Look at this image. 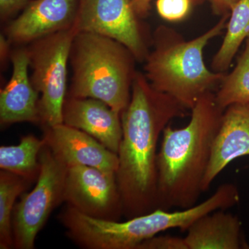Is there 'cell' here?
I'll use <instances>...</instances> for the list:
<instances>
[{
	"label": "cell",
	"instance_id": "7",
	"mask_svg": "<svg viewBox=\"0 0 249 249\" xmlns=\"http://www.w3.org/2000/svg\"><path fill=\"white\" fill-rule=\"evenodd\" d=\"M40 173L30 193L23 194L15 206L12 217L14 248L33 249L37 234L47 219L63 201L67 166L47 145L41 150Z\"/></svg>",
	"mask_w": 249,
	"mask_h": 249
},
{
	"label": "cell",
	"instance_id": "5",
	"mask_svg": "<svg viewBox=\"0 0 249 249\" xmlns=\"http://www.w3.org/2000/svg\"><path fill=\"white\" fill-rule=\"evenodd\" d=\"M59 219L67 236L88 249H137L170 227L168 214L160 209L121 222L90 217L67 206Z\"/></svg>",
	"mask_w": 249,
	"mask_h": 249
},
{
	"label": "cell",
	"instance_id": "12",
	"mask_svg": "<svg viewBox=\"0 0 249 249\" xmlns=\"http://www.w3.org/2000/svg\"><path fill=\"white\" fill-rule=\"evenodd\" d=\"M12 75L0 91V122L1 125L29 122L40 124V93L29 75L27 48L11 52Z\"/></svg>",
	"mask_w": 249,
	"mask_h": 249
},
{
	"label": "cell",
	"instance_id": "17",
	"mask_svg": "<svg viewBox=\"0 0 249 249\" xmlns=\"http://www.w3.org/2000/svg\"><path fill=\"white\" fill-rule=\"evenodd\" d=\"M227 32L222 45L213 58L214 72L224 73L244 41L249 37V0H239L234 6L227 22Z\"/></svg>",
	"mask_w": 249,
	"mask_h": 249
},
{
	"label": "cell",
	"instance_id": "19",
	"mask_svg": "<svg viewBox=\"0 0 249 249\" xmlns=\"http://www.w3.org/2000/svg\"><path fill=\"white\" fill-rule=\"evenodd\" d=\"M214 96L218 106L224 111L232 105L249 102V37L235 68L224 75Z\"/></svg>",
	"mask_w": 249,
	"mask_h": 249
},
{
	"label": "cell",
	"instance_id": "20",
	"mask_svg": "<svg viewBox=\"0 0 249 249\" xmlns=\"http://www.w3.org/2000/svg\"><path fill=\"white\" fill-rule=\"evenodd\" d=\"M193 0H157L159 15L167 21L176 22L184 19L190 12Z\"/></svg>",
	"mask_w": 249,
	"mask_h": 249
},
{
	"label": "cell",
	"instance_id": "23",
	"mask_svg": "<svg viewBox=\"0 0 249 249\" xmlns=\"http://www.w3.org/2000/svg\"><path fill=\"white\" fill-rule=\"evenodd\" d=\"M212 5L214 14L217 15L229 14L239 0H209Z\"/></svg>",
	"mask_w": 249,
	"mask_h": 249
},
{
	"label": "cell",
	"instance_id": "14",
	"mask_svg": "<svg viewBox=\"0 0 249 249\" xmlns=\"http://www.w3.org/2000/svg\"><path fill=\"white\" fill-rule=\"evenodd\" d=\"M247 155H249V102L232 105L224 111L203 183L204 193L228 165Z\"/></svg>",
	"mask_w": 249,
	"mask_h": 249
},
{
	"label": "cell",
	"instance_id": "11",
	"mask_svg": "<svg viewBox=\"0 0 249 249\" xmlns=\"http://www.w3.org/2000/svg\"><path fill=\"white\" fill-rule=\"evenodd\" d=\"M45 129L46 145L67 167L85 165L116 174L118 154L89 134L64 124Z\"/></svg>",
	"mask_w": 249,
	"mask_h": 249
},
{
	"label": "cell",
	"instance_id": "1",
	"mask_svg": "<svg viewBox=\"0 0 249 249\" xmlns=\"http://www.w3.org/2000/svg\"><path fill=\"white\" fill-rule=\"evenodd\" d=\"M186 110L137 72L130 101L121 113L123 137L116 174L127 219L159 209V140L170 121L186 116Z\"/></svg>",
	"mask_w": 249,
	"mask_h": 249
},
{
	"label": "cell",
	"instance_id": "13",
	"mask_svg": "<svg viewBox=\"0 0 249 249\" xmlns=\"http://www.w3.org/2000/svg\"><path fill=\"white\" fill-rule=\"evenodd\" d=\"M63 124L86 132L118 154L123 137L121 114L107 103L92 98L67 96Z\"/></svg>",
	"mask_w": 249,
	"mask_h": 249
},
{
	"label": "cell",
	"instance_id": "24",
	"mask_svg": "<svg viewBox=\"0 0 249 249\" xmlns=\"http://www.w3.org/2000/svg\"><path fill=\"white\" fill-rule=\"evenodd\" d=\"M134 11L138 17H145L150 9L152 0H132Z\"/></svg>",
	"mask_w": 249,
	"mask_h": 249
},
{
	"label": "cell",
	"instance_id": "18",
	"mask_svg": "<svg viewBox=\"0 0 249 249\" xmlns=\"http://www.w3.org/2000/svg\"><path fill=\"white\" fill-rule=\"evenodd\" d=\"M30 181L6 170L0 171V249L14 248L12 217L16 199Z\"/></svg>",
	"mask_w": 249,
	"mask_h": 249
},
{
	"label": "cell",
	"instance_id": "4",
	"mask_svg": "<svg viewBox=\"0 0 249 249\" xmlns=\"http://www.w3.org/2000/svg\"><path fill=\"white\" fill-rule=\"evenodd\" d=\"M136 61L119 41L93 33H76L70 52L73 75L67 96L96 98L121 114L130 101Z\"/></svg>",
	"mask_w": 249,
	"mask_h": 249
},
{
	"label": "cell",
	"instance_id": "25",
	"mask_svg": "<svg viewBox=\"0 0 249 249\" xmlns=\"http://www.w3.org/2000/svg\"><path fill=\"white\" fill-rule=\"evenodd\" d=\"M10 42L7 37H5L1 34L0 36V56H1V62H4L8 57H11L10 53Z\"/></svg>",
	"mask_w": 249,
	"mask_h": 249
},
{
	"label": "cell",
	"instance_id": "21",
	"mask_svg": "<svg viewBox=\"0 0 249 249\" xmlns=\"http://www.w3.org/2000/svg\"><path fill=\"white\" fill-rule=\"evenodd\" d=\"M137 249H188L184 238L170 235H155L143 241Z\"/></svg>",
	"mask_w": 249,
	"mask_h": 249
},
{
	"label": "cell",
	"instance_id": "10",
	"mask_svg": "<svg viewBox=\"0 0 249 249\" xmlns=\"http://www.w3.org/2000/svg\"><path fill=\"white\" fill-rule=\"evenodd\" d=\"M79 0H30L5 29L11 43H31L73 28Z\"/></svg>",
	"mask_w": 249,
	"mask_h": 249
},
{
	"label": "cell",
	"instance_id": "3",
	"mask_svg": "<svg viewBox=\"0 0 249 249\" xmlns=\"http://www.w3.org/2000/svg\"><path fill=\"white\" fill-rule=\"evenodd\" d=\"M230 15L191 40L171 28L160 26L153 36V49L145 58V76L157 91L169 95L185 109H192L197 100L220 85L225 73L211 71L204 58L206 46L227 28Z\"/></svg>",
	"mask_w": 249,
	"mask_h": 249
},
{
	"label": "cell",
	"instance_id": "6",
	"mask_svg": "<svg viewBox=\"0 0 249 249\" xmlns=\"http://www.w3.org/2000/svg\"><path fill=\"white\" fill-rule=\"evenodd\" d=\"M76 34L71 28L34 41L27 47L31 80L40 93L41 124L45 128L63 124L67 65Z\"/></svg>",
	"mask_w": 249,
	"mask_h": 249
},
{
	"label": "cell",
	"instance_id": "8",
	"mask_svg": "<svg viewBox=\"0 0 249 249\" xmlns=\"http://www.w3.org/2000/svg\"><path fill=\"white\" fill-rule=\"evenodd\" d=\"M137 18L132 0H79L73 29L119 41L144 62L149 52Z\"/></svg>",
	"mask_w": 249,
	"mask_h": 249
},
{
	"label": "cell",
	"instance_id": "9",
	"mask_svg": "<svg viewBox=\"0 0 249 249\" xmlns=\"http://www.w3.org/2000/svg\"><path fill=\"white\" fill-rule=\"evenodd\" d=\"M63 201L82 213L120 221L122 199L116 173L85 165L67 167Z\"/></svg>",
	"mask_w": 249,
	"mask_h": 249
},
{
	"label": "cell",
	"instance_id": "2",
	"mask_svg": "<svg viewBox=\"0 0 249 249\" xmlns=\"http://www.w3.org/2000/svg\"><path fill=\"white\" fill-rule=\"evenodd\" d=\"M191 111L186 126L178 129L168 124L162 134L157 157L159 209H189L204 193L203 183L224 110L211 91L201 96Z\"/></svg>",
	"mask_w": 249,
	"mask_h": 249
},
{
	"label": "cell",
	"instance_id": "16",
	"mask_svg": "<svg viewBox=\"0 0 249 249\" xmlns=\"http://www.w3.org/2000/svg\"><path fill=\"white\" fill-rule=\"evenodd\" d=\"M46 145L45 139H40L34 135L21 139L16 145L0 147V168L34 181L40 173L41 150Z\"/></svg>",
	"mask_w": 249,
	"mask_h": 249
},
{
	"label": "cell",
	"instance_id": "22",
	"mask_svg": "<svg viewBox=\"0 0 249 249\" xmlns=\"http://www.w3.org/2000/svg\"><path fill=\"white\" fill-rule=\"evenodd\" d=\"M30 0H0V17L2 21L17 14L29 4Z\"/></svg>",
	"mask_w": 249,
	"mask_h": 249
},
{
	"label": "cell",
	"instance_id": "15",
	"mask_svg": "<svg viewBox=\"0 0 249 249\" xmlns=\"http://www.w3.org/2000/svg\"><path fill=\"white\" fill-rule=\"evenodd\" d=\"M184 237L188 249H248L242 223L235 214L217 210L196 219Z\"/></svg>",
	"mask_w": 249,
	"mask_h": 249
}]
</instances>
